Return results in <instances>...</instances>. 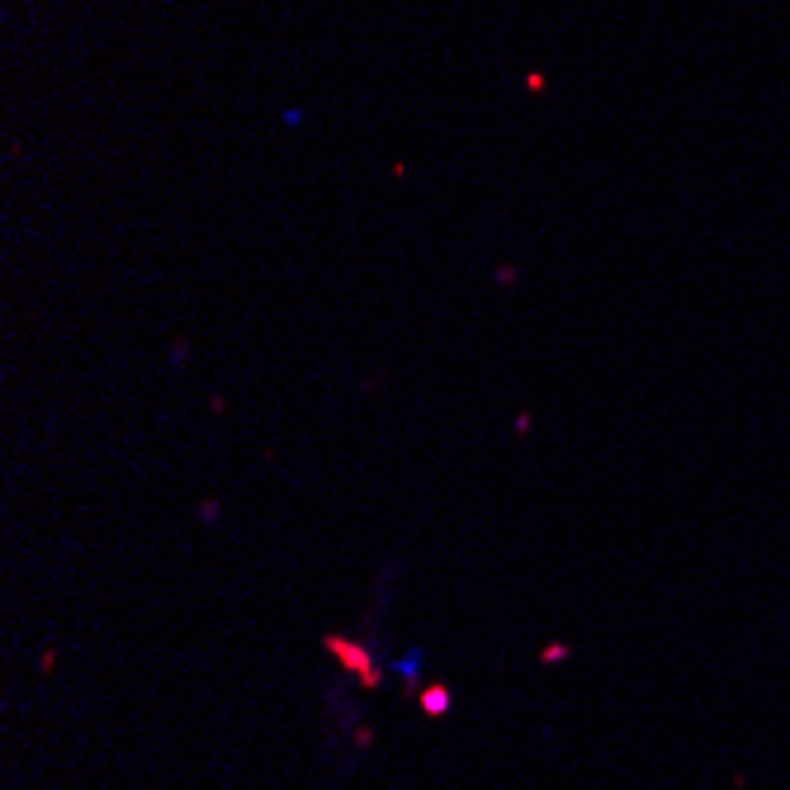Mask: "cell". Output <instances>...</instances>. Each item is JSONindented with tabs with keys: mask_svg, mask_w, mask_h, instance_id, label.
Listing matches in <instances>:
<instances>
[{
	"mask_svg": "<svg viewBox=\"0 0 790 790\" xmlns=\"http://www.w3.org/2000/svg\"><path fill=\"white\" fill-rule=\"evenodd\" d=\"M327 649H331V653H336V659H341V663H346L350 672H356V677H360L365 686H375V682H379V667H375V663H369V653H365L360 644H350V639H341V634H331V639H327Z\"/></svg>",
	"mask_w": 790,
	"mask_h": 790,
	"instance_id": "1",
	"label": "cell"
},
{
	"mask_svg": "<svg viewBox=\"0 0 790 790\" xmlns=\"http://www.w3.org/2000/svg\"><path fill=\"white\" fill-rule=\"evenodd\" d=\"M417 672H422V649H412V653H402V659H398V677L417 682Z\"/></svg>",
	"mask_w": 790,
	"mask_h": 790,
	"instance_id": "3",
	"label": "cell"
},
{
	"mask_svg": "<svg viewBox=\"0 0 790 790\" xmlns=\"http://www.w3.org/2000/svg\"><path fill=\"white\" fill-rule=\"evenodd\" d=\"M422 710L435 719V715H445L450 710V692H445V686H431V692L422 696Z\"/></svg>",
	"mask_w": 790,
	"mask_h": 790,
	"instance_id": "2",
	"label": "cell"
}]
</instances>
